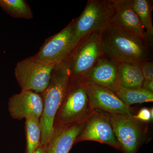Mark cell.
<instances>
[{
  "mask_svg": "<svg viewBox=\"0 0 153 153\" xmlns=\"http://www.w3.org/2000/svg\"><path fill=\"white\" fill-rule=\"evenodd\" d=\"M70 82V61L67 57L55 65L49 84L41 94L44 105L40 118L41 146H45L52 135L55 117L65 99Z\"/></svg>",
  "mask_w": 153,
  "mask_h": 153,
  "instance_id": "obj_2",
  "label": "cell"
},
{
  "mask_svg": "<svg viewBox=\"0 0 153 153\" xmlns=\"http://www.w3.org/2000/svg\"><path fill=\"white\" fill-rule=\"evenodd\" d=\"M75 19L59 33L44 43L38 53L31 57L34 61L45 65H56L69 55Z\"/></svg>",
  "mask_w": 153,
  "mask_h": 153,
  "instance_id": "obj_9",
  "label": "cell"
},
{
  "mask_svg": "<svg viewBox=\"0 0 153 153\" xmlns=\"http://www.w3.org/2000/svg\"><path fill=\"white\" fill-rule=\"evenodd\" d=\"M152 44L127 35L108 24L101 32L102 57L118 63L152 60Z\"/></svg>",
  "mask_w": 153,
  "mask_h": 153,
  "instance_id": "obj_1",
  "label": "cell"
},
{
  "mask_svg": "<svg viewBox=\"0 0 153 153\" xmlns=\"http://www.w3.org/2000/svg\"><path fill=\"white\" fill-rule=\"evenodd\" d=\"M0 7L13 18L27 20L33 18L32 10L25 0H0Z\"/></svg>",
  "mask_w": 153,
  "mask_h": 153,
  "instance_id": "obj_19",
  "label": "cell"
},
{
  "mask_svg": "<svg viewBox=\"0 0 153 153\" xmlns=\"http://www.w3.org/2000/svg\"><path fill=\"white\" fill-rule=\"evenodd\" d=\"M55 65H45L34 61L31 57L17 63L14 74L23 91L41 94L49 84Z\"/></svg>",
  "mask_w": 153,
  "mask_h": 153,
  "instance_id": "obj_7",
  "label": "cell"
},
{
  "mask_svg": "<svg viewBox=\"0 0 153 153\" xmlns=\"http://www.w3.org/2000/svg\"><path fill=\"white\" fill-rule=\"evenodd\" d=\"M101 32L98 31L87 36L68 55L71 81L81 80L102 57Z\"/></svg>",
  "mask_w": 153,
  "mask_h": 153,
  "instance_id": "obj_5",
  "label": "cell"
},
{
  "mask_svg": "<svg viewBox=\"0 0 153 153\" xmlns=\"http://www.w3.org/2000/svg\"><path fill=\"white\" fill-rule=\"evenodd\" d=\"M110 10L108 1L89 0L84 10L75 19L69 55L77 45L92 33L102 31L109 24Z\"/></svg>",
  "mask_w": 153,
  "mask_h": 153,
  "instance_id": "obj_4",
  "label": "cell"
},
{
  "mask_svg": "<svg viewBox=\"0 0 153 153\" xmlns=\"http://www.w3.org/2000/svg\"><path fill=\"white\" fill-rule=\"evenodd\" d=\"M153 80H145L144 79L143 83L142 88L147 91L153 92Z\"/></svg>",
  "mask_w": 153,
  "mask_h": 153,
  "instance_id": "obj_22",
  "label": "cell"
},
{
  "mask_svg": "<svg viewBox=\"0 0 153 153\" xmlns=\"http://www.w3.org/2000/svg\"><path fill=\"white\" fill-rule=\"evenodd\" d=\"M87 120L68 126L54 128L45 146L46 153H69Z\"/></svg>",
  "mask_w": 153,
  "mask_h": 153,
  "instance_id": "obj_14",
  "label": "cell"
},
{
  "mask_svg": "<svg viewBox=\"0 0 153 153\" xmlns=\"http://www.w3.org/2000/svg\"><path fill=\"white\" fill-rule=\"evenodd\" d=\"M79 81L108 88L112 90L119 85L118 63L102 57Z\"/></svg>",
  "mask_w": 153,
  "mask_h": 153,
  "instance_id": "obj_13",
  "label": "cell"
},
{
  "mask_svg": "<svg viewBox=\"0 0 153 153\" xmlns=\"http://www.w3.org/2000/svg\"><path fill=\"white\" fill-rule=\"evenodd\" d=\"M79 82L85 88L91 104L94 110L109 114H131L130 106L125 104L111 89Z\"/></svg>",
  "mask_w": 153,
  "mask_h": 153,
  "instance_id": "obj_11",
  "label": "cell"
},
{
  "mask_svg": "<svg viewBox=\"0 0 153 153\" xmlns=\"http://www.w3.org/2000/svg\"><path fill=\"white\" fill-rule=\"evenodd\" d=\"M138 120L143 123H148L153 120V108H143L140 110L137 114L133 115Z\"/></svg>",
  "mask_w": 153,
  "mask_h": 153,
  "instance_id": "obj_21",
  "label": "cell"
},
{
  "mask_svg": "<svg viewBox=\"0 0 153 153\" xmlns=\"http://www.w3.org/2000/svg\"><path fill=\"white\" fill-rule=\"evenodd\" d=\"M27 147L26 153H33L41 146V131L40 119L31 117L25 119Z\"/></svg>",
  "mask_w": 153,
  "mask_h": 153,
  "instance_id": "obj_18",
  "label": "cell"
},
{
  "mask_svg": "<svg viewBox=\"0 0 153 153\" xmlns=\"http://www.w3.org/2000/svg\"><path fill=\"white\" fill-rule=\"evenodd\" d=\"M111 90L125 104L129 106L135 103L152 102L153 101V92L142 88L131 89L117 85Z\"/></svg>",
  "mask_w": 153,
  "mask_h": 153,
  "instance_id": "obj_16",
  "label": "cell"
},
{
  "mask_svg": "<svg viewBox=\"0 0 153 153\" xmlns=\"http://www.w3.org/2000/svg\"><path fill=\"white\" fill-rule=\"evenodd\" d=\"M85 88L79 81H71L55 117L54 128L73 125L87 120L95 112Z\"/></svg>",
  "mask_w": 153,
  "mask_h": 153,
  "instance_id": "obj_3",
  "label": "cell"
},
{
  "mask_svg": "<svg viewBox=\"0 0 153 153\" xmlns=\"http://www.w3.org/2000/svg\"><path fill=\"white\" fill-rule=\"evenodd\" d=\"M134 10L139 17L144 29L148 40L152 44L153 26L152 13V5L149 0H131Z\"/></svg>",
  "mask_w": 153,
  "mask_h": 153,
  "instance_id": "obj_17",
  "label": "cell"
},
{
  "mask_svg": "<svg viewBox=\"0 0 153 153\" xmlns=\"http://www.w3.org/2000/svg\"><path fill=\"white\" fill-rule=\"evenodd\" d=\"M145 80H153V63L152 60H146L140 64Z\"/></svg>",
  "mask_w": 153,
  "mask_h": 153,
  "instance_id": "obj_20",
  "label": "cell"
},
{
  "mask_svg": "<svg viewBox=\"0 0 153 153\" xmlns=\"http://www.w3.org/2000/svg\"><path fill=\"white\" fill-rule=\"evenodd\" d=\"M41 94L32 91H23L9 99L8 109L14 119L22 120L34 117L40 119L43 110Z\"/></svg>",
  "mask_w": 153,
  "mask_h": 153,
  "instance_id": "obj_12",
  "label": "cell"
},
{
  "mask_svg": "<svg viewBox=\"0 0 153 153\" xmlns=\"http://www.w3.org/2000/svg\"><path fill=\"white\" fill-rule=\"evenodd\" d=\"M144 80L143 72L139 64L120 63L118 64L119 85L126 88H142Z\"/></svg>",
  "mask_w": 153,
  "mask_h": 153,
  "instance_id": "obj_15",
  "label": "cell"
},
{
  "mask_svg": "<svg viewBox=\"0 0 153 153\" xmlns=\"http://www.w3.org/2000/svg\"><path fill=\"white\" fill-rule=\"evenodd\" d=\"M33 153H46L45 146L41 145Z\"/></svg>",
  "mask_w": 153,
  "mask_h": 153,
  "instance_id": "obj_23",
  "label": "cell"
},
{
  "mask_svg": "<svg viewBox=\"0 0 153 153\" xmlns=\"http://www.w3.org/2000/svg\"><path fill=\"white\" fill-rule=\"evenodd\" d=\"M88 140L106 144L120 150L108 114L95 111L88 118L85 126L76 138L75 144Z\"/></svg>",
  "mask_w": 153,
  "mask_h": 153,
  "instance_id": "obj_10",
  "label": "cell"
},
{
  "mask_svg": "<svg viewBox=\"0 0 153 153\" xmlns=\"http://www.w3.org/2000/svg\"><path fill=\"white\" fill-rule=\"evenodd\" d=\"M110 10L109 24L123 33L148 40L146 34L139 17L134 10L131 0L108 1Z\"/></svg>",
  "mask_w": 153,
  "mask_h": 153,
  "instance_id": "obj_8",
  "label": "cell"
},
{
  "mask_svg": "<svg viewBox=\"0 0 153 153\" xmlns=\"http://www.w3.org/2000/svg\"><path fill=\"white\" fill-rule=\"evenodd\" d=\"M108 114L120 150L124 153H137L146 134L143 122L132 114Z\"/></svg>",
  "mask_w": 153,
  "mask_h": 153,
  "instance_id": "obj_6",
  "label": "cell"
}]
</instances>
